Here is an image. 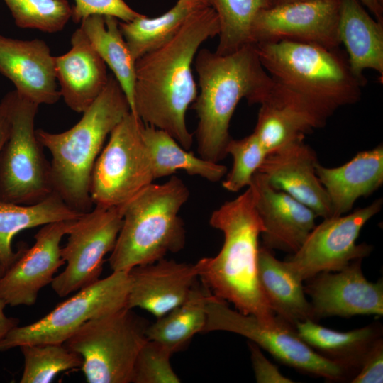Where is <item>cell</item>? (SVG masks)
Instances as JSON below:
<instances>
[{"label":"cell","mask_w":383,"mask_h":383,"mask_svg":"<svg viewBox=\"0 0 383 383\" xmlns=\"http://www.w3.org/2000/svg\"><path fill=\"white\" fill-rule=\"evenodd\" d=\"M219 31L216 12L204 5L191 13L172 37L135 61L132 113L167 133L187 150L194 138L186 113L198 95L192 64L201 44Z\"/></svg>","instance_id":"obj_1"},{"label":"cell","mask_w":383,"mask_h":383,"mask_svg":"<svg viewBox=\"0 0 383 383\" xmlns=\"http://www.w3.org/2000/svg\"><path fill=\"white\" fill-rule=\"evenodd\" d=\"M252 184L233 200L226 201L211 214L210 225L224 237L220 252L199 260L198 277L215 296L232 303L237 311L272 323L271 310L258 279L259 237L263 225L256 209Z\"/></svg>","instance_id":"obj_2"},{"label":"cell","mask_w":383,"mask_h":383,"mask_svg":"<svg viewBox=\"0 0 383 383\" xmlns=\"http://www.w3.org/2000/svg\"><path fill=\"white\" fill-rule=\"evenodd\" d=\"M200 91L193 103L198 123L197 151L218 162L226 155L229 125L239 101L260 104L274 80L262 67L254 44L227 55L201 49L194 59Z\"/></svg>","instance_id":"obj_3"},{"label":"cell","mask_w":383,"mask_h":383,"mask_svg":"<svg viewBox=\"0 0 383 383\" xmlns=\"http://www.w3.org/2000/svg\"><path fill=\"white\" fill-rule=\"evenodd\" d=\"M128 99L113 75L81 119L61 133L36 130L38 141L51 154L53 192L72 209L84 213L94 207L90 196L95 162L108 135L129 113Z\"/></svg>","instance_id":"obj_4"},{"label":"cell","mask_w":383,"mask_h":383,"mask_svg":"<svg viewBox=\"0 0 383 383\" xmlns=\"http://www.w3.org/2000/svg\"><path fill=\"white\" fill-rule=\"evenodd\" d=\"M254 45L262 67L276 82L328 118L361 98L365 84L353 74L340 48L287 40Z\"/></svg>","instance_id":"obj_5"},{"label":"cell","mask_w":383,"mask_h":383,"mask_svg":"<svg viewBox=\"0 0 383 383\" xmlns=\"http://www.w3.org/2000/svg\"><path fill=\"white\" fill-rule=\"evenodd\" d=\"M189 196L182 180L172 176L163 184L152 183L123 208V221L109 262L112 272L154 262L185 244L179 212Z\"/></svg>","instance_id":"obj_6"},{"label":"cell","mask_w":383,"mask_h":383,"mask_svg":"<svg viewBox=\"0 0 383 383\" xmlns=\"http://www.w3.org/2000/svg\"><path fill=\"white\" fill-rule=\"evenodd\" d=\"M148 325L124 306L87 321L63 344L81 356L80 368L87 382L131 383Z\"/></svg>","instance_id":"obj_7"},{"label":"cell","mask_w":383,"mask_h":383,"mask_svg":"<svg viewBox=\"0 0 383 383\" xmlns=\"http://www.w3.org/2000/svg\"><path fill=\"white\" fill-rule=\"evenodd\" d=\"M4 96L11 125L0 154V201L34 204L53 192L50 164L35 129L39 105L15 90Z\"/></svg>","instance_id":"obj_8"},{"label":"cell","mask_w":383,"mask_h":383,"mask_svg":"<svg viewBox=\"0 0 383 383\" xmlns=\"http://www.w3.org/2000/svg\"><path fill=\"white\" fill-rule=\"evenodd\" d=\"M145 123L131 111L113 128L91 174L94 206L123 208L155 179Z\"/></svg>","instance_id":"obj_9"},{"label":"cell","mask_w":383,"mask_h":383,"mask_svg":"<svg viewBox=\"0 0 383 383\" xmlns=\"http://www.w3.org/2000/svg\"><path fill=\"white\" fill-rule=\"evenodd\" d=\"M206 311L203 333L220 331L243 335L283 364L327 380H343L348 374L341 366L306 345L297 335L294 326L278 316L274 323H266L255 316L231 309L213 294Z\"/></svg>","instance_id":"obj_10"},{"label":"cell","mask_w":383,"mask_h":383,"mask_svg":"<svg viewBox=\"0 0 383 383\" xmlns=\"http://www.w3.org/2000/svg\"><path fill=\"white\" fill-rule=\"evenodd\" d=\"M128 272L116 271L84 287L37 321L13 328L0 342V351L23 345L63 344L87 321L126 304Z\"/></svg>","instance_id":"obj_11"},{"label":"cell","mask_w":383,"mask_h":383,"mask_svg":"<svg viewBox=\"0 0 383 383\" xmlns=\"http://www.w3.org/2000/svg\"><path fill=\"white\" fill-rule=\"evenodd\" d=\"M122 221L123 208L94 206L72 222L61 248L65 268L51 282L60 297L99 279L104 258L113 250Z\"/></svg>","instance_id":"obj_12"},{"label":"cell","mask_w":383,"mask_h":383,"mask_svg":"<svg viewBox=\"0 0 383 383\" xmlns=\"http://www.w3.org/2000/svg\"><path fill=\"white\" fill-rule=\"evenodd\" d=\"M382 199L348 215L331 216L315 226L300 248L285 260L302 282L318 274L338 272L351 262L363 259L372 250L366 243L357 244L366 223L379 213Z\"/></svg>","instance_id":"obj_13"},{"label":"cell","mask_w":383,"mask_h":383,"mask_svg":"<svg viewBox=\"0 0 383 383\" xmlns=\"http://www.w3.org/2000/svg\"><path fill=\"white\" fill-rule=\"evenodd\" d=\"M340 0L277 5L260 11L251 28L252 44L282 40L338 48Z\"/></svg>","instance_id":"obj_14"},{"label":"cell","mask_w":383,"mask_h":383,"mask_svg":"<svg viewBox=\"0 0 383 383\" xmlns=\"http://www.w3.org/2000/svg\"><path fill=\"white\" fill-rule=\"evenodd\" d=\"M74 221L42 226L33 246L18 249L17 258L0 277V296L6 305L32 306L41 289L51 284L54 274L65 264L60 242Z\"/></svg>","instance_id":"obj_15"},{"label":"cell","mask_w":383,"mask_h":383,"mask_svg":"<svg viewBox=\"0 0 383 383\" xmlns=\"http://www.w3.org/2000/svg\"><path fill=\"white\" fill-rule=\"evenodd\" d=\"M362 259L343 270L322 272L308 279L304 292L310 299L316 321L332 316L383 314V282H371L362 270Z\"/></svg>","instance_id":"obj_16"},{"label":"cell","mask_w":383,"mask_h":383,"mask_svg":"<svg viewBox=\"0 0 383 383\" xmlns=\"http://www.w3.org/2000/svg\"><path fill=\"white\" fill-rule=\"evenodd\" d=\"M304 140L297 139L269 152L257 172L272 188L306 205L317 216L331 217L328 196L316 173V154Z\"/></svg>","instance_id":"obj_17"},{"label":"cell","mask_w":383,"mask_h":383,"mask_svg":"<svg viewBox=\"0 0 383 383\" xmlns=\"http://www.w3.org/2000/svg\"><path fill=\"white\" fill-rule=\"evenodd\" d=\"M55 57L45 41L19 40L0 34V73L21 96L37 104H53L60 98Z\"/></svg>","instance_id":"obj_18"},{"label":"cell","mask_w":383,"mask_h":383,"mask_svg":"<svg viewBox=\"0 0 383 383\" xmlns=\"http://www.w3.org/2000/svg\"><path fill=\"white\" fill-rule=\"evenodd\" d=\"M260 104L252 133L267 154L323 127L328 118L306 99L274 80Z\"/></svg>","instance_id":"obj_19"},{"label":"cell","mask_w":383,"mask_h":383,"mask_svg":"<svg viewBox=\"0 0 383 383\" xmlns=\"http://www.w3.org/2000/svg\"><path fill=\"white\" fill-rule=\"evenodd\" d=\"M126 306L140 308L157 318L182 304L197 282L195 265L160 259L129 272Z\"/></svg>","instance_id":"obj_20"},{"label":"cell","mask_w":383,"mask_h":383,"mask_svg":"<svg viewBox=\"0 0 383 383\" xmlns=\"http://www.w3.org/2000/svg\"><path fill=\"white\" fill-rule=\"evenodd\" d=\"M256 190V209L263 225V246L296 252L316 226V213L287 193L272 188L256 172L252 183Z\"/></svg>","instance_id":"obj_21"},{"label":"cell","mask_w":383,"mask_h":383,"mask_svg":"<svg viewBox=\"0 0 383 383\" xmlns=\"http://www.w3.org/2000/svg\"><path fill=\"white\" fill-rule=\"evenodd\" d=\"M60 97L72 111H85L105 88L106 65L79 27L71 37V48L55 57Z\"/></svg>","instance_id":"obj_22"},{"label":"cell","mask_w":383,"mask_h":383,"mask_svg":"<svg viewBox=\"0 0 383 383\" xmlns=\"http://www.w3.org/2000/svg\"><path fill=\"white\" fill-rule=\"evenodd\" d=\"M315 169L328 196L332 216L344 215L359 198L372 194L382 185L383 146L360 151L336 167H326L317 162Z\"/></svg>","instance_id":"obj_23"},{"label":"cell","mask_w":383,"mask_h":383,"mask_svg":"<svg viewBox=\"0 0 383 383\" xmlns=\"http://www.w3.org/2000/svg\"><path fill=\"white\" fill-rule=\"evenodd\" d=\"M358 0H340L338 37L353 74L365 85L363 72L383 76V21L372 18Z\"/></svg>","instance_id":"obj_24"},{"label":"cell","mask_w":383,"mask_h":383,"mask_svg":"<svg viewBox=\"0 0 383 383\" xmlns=\"http://www.w3.org/2000/svg\"><path fill=\"white\" fill-rule=\"evenodd\" d=\"M258 279L272 312L294 326L299 321H316L312 306L306 297L302 281L285 261L277 259L270 250L260 247Z\"/></svg>","instance_id":"obj_25"},{"label":"cell","mask_w":383,"mask_h":383,"mask_svg":"<svg viewBox=\"0 0 383 383\" xmlns=\"http://www.w3.org/2000/svg\"><path fill=\"white\" fill-rule=\"evenodd\" d=\"M294 328L302 341L348 374L357 372L371 347L382 338V328L377 324L340 332L305 320L296 323Z\"/></svg>","instance_id":"obj_26"},{"label":"cell","mask_w":383,"mask_h":383,"mask_svg":"<svg viewBox=\"0 0 383 383\" xmlns=\"http://www.w3.org/2000/svg\"><path fill=\"white\" fill-rule=\"evenodd\" d=\"M83 213L72 209L54 192L30 205L0 201V264L5 271L18 257L11 242L21 231L48 223L75 220Z\"/></svg>","instance_id":"obj_27"},{"label":"cell","mask_w":383,"mask_h":383,"mask_svg":"<svg viewBox=\"0 0 383 383\" xmlns=\"http://www.w3.org/2000/svg\"><path fill=\"white\" fill-rule=\"evenodd\" d=\"M80 28L100 57L113 72L133 110L135 60L119 28V21L111 16L92 15Z\"/></svg>","instance_id":"obj_28"},{"label":"cell","mask_w":383,"mask_h":383,"mask_svg":"<svg viewBox=\"0 0 383 383\" xmlns=\"http://www.w3.org/2000/svg\"><path fill=\"white\" fill-rule=\"evenodd\" d=\"M211 296L205 285L196 282L182 304L148 326L147 339L161 343L173 353L180 350L194 335L203 333L206 306Z\"/></svg>","instance_id":"obj_29"},{"label":"cell","mask_w":383,"mask_h":383,"mask_svg":"<svg viewBox=\"0 0 383 383\" xmlns=\"http://www.w3.org/2000/svg\"><path fill=\"white\" fill-rule=\"evenodd\" d=\"M143 135L151 152L155 179L183 170L216 182L227 173L225 165L195 156L164 131L145 123Z\"/></svg>","instance_id":"obj_30"},{"label":"cell","mask_w":383,"mask_h":383,"mask_svg":"<svg viewBox=\"0 0 383 383\" xmlns=\"http://www.w3.org/2000/svg\"><path fill=\"white\" fill-rule=\"evenodd\" d=\"M206 4V0H178L172 9L157 17L142 14L130 21H119L120 30L133 58L136 61L163 44L179 30L191 13Z\"/></svg>","instance_id":"obj_31"},{"label":"cell","mask_w":383,"mask_h":383,"mask_svg":"<svg viewBox=\"0 0 383 383\" xmlns=\"http://www.w3.org/2000/svg\"><path fill=\"white\" fill-rule=\"evenodd\" d=\"M216 12L220 24L216 53L227 55L252 44V23L262 11L274 6V0H206Z\"/></svg>","instance_id":"obj_32"},{"label":"cell","mask_w":383,"mask_h":383,"mask_svg":"<svg viewBox=\"0 0 383 383\" xmlns=\"http://www.w3.org/2000/svg\"><path fill=\"white\" fill-rule=\"evenodd\" d=\"M23 356L21 383H49L60 372L81 367L82 359L64 344L45 343L19 347Z\"/></svg>","instance_id":"obj_33"},{"label":"cell","mask_w":383,"mask_h":383,"mask_svg":"<svg viewBox=\"0 0 383 383\" xmlns=\"http://www.w3.org/2000/svg\"><path fill=\"white\" fill-rule=\"evenodd\" d=\"M16 25L45 33L61 31L72 18L67 0H3Z\"/></svg>","instance_id":"obj_34"},{"label":"cell","mask_w":383,"mask_h":383,"mask_svg":"<svg viewBox=\"0 0 383 383\" xmlns=\"http://www.w3.org/2000/svg\"><path fill=\"white\" fill-rule=\"evenodd\" d=\"M226 152L232 156L233 163L222 185L229 192H237L251 184L267 153L253 133L242 139L231 138Z\"/></svg>","instance_id":"obj_35"},{"label":"cell","mask_w":383,"mask_h":383,"mask_svg":"<svg viewBox=\"0 0 383 383\" xmlns=\"http://www.w3.org/2000/svg\"><path fill=\"white\" fill-rule=\"evenodd\" d=\"M173 353L161 343L147 339L136 357L131 383H179L170 357Z\"/></svg>","instance_id":"obj_36"},{"label":"cell","mask_w":383,"mask_h":383,"mask_svg":"<svg viewBox=\"0 0 383 383\" xmlns=\"http://www.w3.org/2000/svg\"><path fill=\"white\" fill-rule=\"evenodd\" d=\"M92 15L111 16L127 22L142 14L133 10L124 0H74L72 18L75 23H81Z\"/></svg>","instance_id":"obj_37"},{"label":"cell","mask_w":383,"mask_h":383,"mask_svg":"<svg viewBox=\"0 0 383 383\" xmlns=\"http://www.w3.org/2000/svg\"><path fill=\"white\" fill-rule=\"evenodd\" d=\"M383 340L375 341L362 365L351 379L352 383H382L383 381Z\"/></svg>","instance_id":"obj_38"},{"label":"cell","mask_w":383,"mask_h":383,"mask_svg":"<svg viewBox=\"0 0 383 383\" xmlns=\"http://www.w3.org/2000/svg\"><path fill=\"white\" fill-rule=\"evenodd\" d=\"M250 359L257 383H292L291 379L283 375L278 367L265 357L260 347L250 342Z\"/></svg>","instance_id":"obj_39"},{"label":"cell","mask_w":383,"mask_h":383,"mask_svg":"<svg viewBox=\"0 0 383 383\" xmlns=\"http://www.w3.org/2000/svg\"><path fill=\"white\" fill-rule=\"evenodd\" d=\"M10 113L5 96L0 101V154L8 138L10 131Z\"/></svg>","instance_id":"obj_40"},{"label":"cell","mask_w":383,"mask_h":383,"mask_svg":"<svg viewBox=\"0 0 383 383\" xmlns=\"http://www.w3.org/2000/svg\"><path fill=\"white\" fill-rule=\"evenodd\" d=\"M4 270L0 264V277ZM7 305L0 296V342L15 327L19 325V319L14 317H9L4 313V309Z\"/></svg>","instance_id":"obj_41"},{"label":"cell","mask_w":383,"mask_h":383,"mask_svg":"<svg viewBox=\"0 0 383 383\" xmlns=\"http://www.w3.org/2000/svg\"><path fill=\"white\" fill-rule=\"evenodd\" d=\"M374 16V18L383 21V6L377 0H358Z\"/></svg>","instance_id":"obj_42"},{"label":"cell","mask_w":383,"mask_h":383,"mask_svg":"<svg viewBox=\"0 0 383 383\" xmlns=\"http://www.w3.org/2000/svg\"><path fill=\"white\" fill-rule=\"evenodd\" d=\"M307 1H312V0H274V6H277V5H283V4H292V3Z\"/></svg>","instance_id":"obj_43"}]
</instances>
